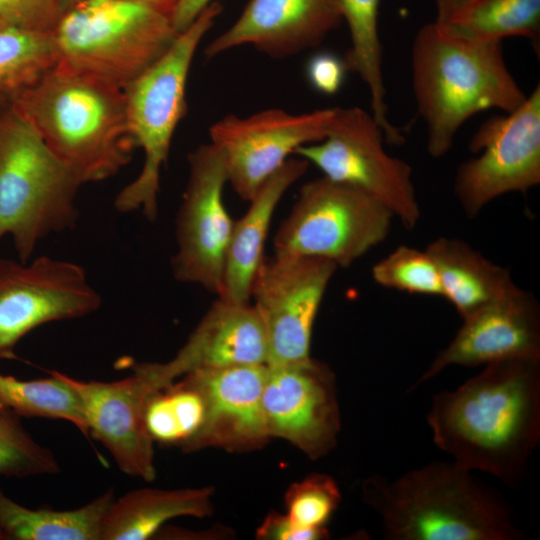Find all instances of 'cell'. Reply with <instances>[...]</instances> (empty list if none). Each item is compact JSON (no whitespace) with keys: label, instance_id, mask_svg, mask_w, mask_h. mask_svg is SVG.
<instances>
[{"label":"cell","instance_id":"obj_1","mask_svg":"<svg viewBox=\"0 0 540 540\" xmlns=\"http://www.w3.org/2000/svg\"><path fill=\"white\" fill-rule=\"evenodd\" d=\"M426 420L452 461L519 488L540 441V359L485 365L454 390L436 393Z\"/></svg>","mask_w":540,"mask_h":540},{"label":"cell","instance_id":"obj_2","mask_svg":"<svg viewBox=\"0 0 540 540\" xmlns=\"http://www.w3.org/2000/svg\"><path fill=\"white\" fill-rule=\"evenodd\" d=\"M10 102L83 185L116 175L136 148L124 89L59 61Z\"/></svg>","mask_w":540,"mask_h":540},{"label":"cell","instance_id":"obj_3","mask_svg":"<svg viewBox=\"0 0 540 540\" xmlns=\"http://www.w3.org/2000/svg\"><path fill=\"white\" fill-rule=\"evenodd\" d=\"M363 499L390 540H521L501 496L456 462L433 461L398 477L374 475Z\"/></svg>","mask_w":540,"mask_h":540},{"label":"cell","instance_id":"obj_4","mask_svg":"<svg viewBox=\"0 0 540 540\" xmlns=\"http://www.w3.org/2000/svg\"><path fill=\"white\" fill-rule=\"evenodd\" d=\"M412 85L427 128V151L441 158L475 114L519 107L527 95L508 70L501 42L456 37L437 22L419 29L412 45Z\"/></svg>","mask_w":540,"mask_h":540},{"label":"cell","instance_id":"obj_5","mask_svg":"<svg viewBox=\"0 0 540 540\" xmlns=\"http://www.w3.org/2000/svg\"><path fill=\"white\" fill-rule=\"evenodd\" d=\"M82 185L10 102L0 115V240L12 237L20 261L73 228Z\"/></svg>","mask_w":540,"mask_h":540},{"label":"cell","instance_id":"obj_6","mask_svg":"<svg viewBox=\"0 0 540 540\" xmlns=\"http://www.w3.org/2000/svg\"><path fill=\"white\" fill-rule=\"evenodd\" d=\"M178 34L171 10L137 0H78L52 31L59 62L123 89Z\"/></svg>","mask_w":540,"mask_h":540},{"label":"cell","instance_id":"obj_7","mask_svg":"<svg viewBox=\"0 0 540 540\" xmlns=\"http://www.w3.org/2000/svg\"><path fill=\"white\" fill-rule=\"evenodd\" d=\"M222 9L219 2L210 3L152 66L124 88L128 128L136 148L143 151L144 162L137 177L117 194L118 211H142L148 220L156 219L160 174L186 112L193 58Z\"/></svg>","mask_w":540,"mask_h":540},{"label":"cell","instance_id":"obj_8","mask_svg":"<svg viewBox=\"0 0 540 540\" xmlns=\"http://www.w3.org/2000/svg\"><path fill=\"white\" fill-rule=\"evenodd\" d=\"M392 212L368 194L324 176L305 183L274 236L275 254L348 267L389 235Z\"/></svg>","mask_w":540,"mask_h":540},{"label":"cell","instance_id":"obj_9","mask_svg":"<svg viewBox=\"0 0 540 540\" xmlns=\"http://www.w3.org/2000/svg\"><path fill=\"white\" fill-rule=\"evenodd\" d=\"M385 142L371 113L360 107H335L325 138L299 147L294 154L316 166L324 177L373 197L412 230L421 217L412 169L389 155Z\"/></svg>","mask_w":540,"mask_h":540},{"label":"cell","instance_id":"obj_10","mask_svg":"<svg viewBox=\"0 0 540 540\" xmlns=\"http://www.w3.org/2000/svg\"><path fill=\"white\" fill-rule=\"evenodd\" d=\"M478 156L456 171L454 193L468 218L494 199L540 183V86L515 110L486 120L469 143Z\"/></svg>","mask_w":540,"mask_h":540},{"label":"cell","instance_id":"obj_11","mask_svg":"<svg viewBox=\"0 0 540 540\" xmlns=\"http://www.w3.org/2000/svg\"><path fill=\"white\" fill-rule=\"evenodd\" d=\"M337 265L307 255L264 258L250 297L266 332L268 367L309 359L314 321Z\"/></svg>","mask_w":540,"mask_h":540},{"label":"cell","instance_id":"obj_12","mask_svg":"<svg viewBox=\"0 0 540 540\" xmlns=\"http://www.w3.org/2000/svg\"><path fill=\"white\" fill-rule=\"evenodd\" d=\"M101 305L99 293L77 263L40 256L0 259V362L17 359L15 347L33 329L85 317Z\"/></svg>","mask_w":540,"mask_h":540},{"label":"cell","instance_id":"obj_13","mask_svg":"<svg viewBox=\"0 0 540 540\" xmlns=\"http://www.w3.org/2000/svg\"><path fill=\"white\" fill-rule=\"evenodd\" d=\"M188 166L176 217L172 272L178 281L218 295L234 225L223 200L226 170L220 152L210 142L189 154Z\"/></svg>","mask_w":540,"mask_h":540},{"label":"cell","instance_id":"obj_14","mask_svg":"<svg viewBox=\"0 0 540 540\" xmlns=\"http://www.w3.org/2000/svg\"><path fill=\"white\" fill-rule=\"evenodd\" d=\"M335 107L294 114L274 108L247 117L226 115L209 130L229 182L249 201L260 186L301 146L325 138Z\"/></svg>","mask_w":540,"mask_h":540},{"label":"cell","instance_id":"obj_15","mask_svg":"<svg viewBox=\"0 0 540 540\" xmlns=\"http://www.w3.org/2000/svg\"><path fill=\"white\" fill-rule=\"evenodd\" d=\"M58 374L78 394L89 436L109 451L123 473L153 481L154 441L146 427L145 410L150 397L166 387L156 363L136 365L132 375L112 382Z\"/></svg>","mask_w":540,"mask_h":540},{"label":"cell","instance_id":"obj_16","mask_svg":"<svg viewBox=\"0 0 540 540\" xmlns=\"http://www.w3.org/2000/svg\"><path fill=\"white\" fill-rule=\"evenodd\" d=\"M262 403L270 438L286 440L312 459L336 446L340 413L335 375L321 361L310 357L268 367Z\"/></svg>","mask_w":540,"mask_h":540},{"label":"cell","instance_id":"obj_17","mask_svg":"<svg viewBox=\"0 0 540 540\" xmlns=\"http://www.w3.org/2000/svg\"><path fill=\"white\" fill-rule=\"evenodd\" d=\"M462 320L454 338L437 353L412 389L450 366L540 359V307L535 296L518 285Z\"/></svg>","mask_w":540,"mask_h":540},{"label":"cell","instance_id":"obj_18","mask_svg":"<svg viewBox=\"0 0 540 540\" xmlns=\"http://www.w3.org/2000/svg\"><path fill=\"white\" fill-rule=\"evenodd\" d=\"M267 369L265 364L243 365L183 375L201 393L205 416L198 433L182 449L246 450L270 439L262 403Z\"/></svg>","mask_w":540,"mask_h":540},{"label":"cell","instance_id":"obj_19","mask_svg":"<svg viewBox=\"0 0 540 540\" xmlns=\"http://www.w3.org/2000/svg\"><path fill=\"white\" fill-rule=\"evenodd\" d=\"M342 22L331 0H249L237 20L208 43L210 59L250 45L274 58L317 47Z\"/></svg>","mask_w":540,"mask_h":540},{"label":"cell","instance_id":"obj_20","mask_svg":"<svg viewBox=\"0 0 540 540\" xmlns=\"http://www.w3.org/2000/svg\"><path fill=\"white\" fill-rule=\"evenodd\" d=\"M267 357L264 324L253 304L218 297L182 348L161 367L173 383L196 370L266 365Z\"/></svg>","mask_w":540,"mask_h":540},{"label":"cell","instance_id":"obj_21","mask_svg":"<svg viewBox=\"0 0 540 540\" xmlns=\"http://www.w3.org/2000/svg\"><path fill=\"white\" fill-rule=\"evenodd\" d=\"M309 163L289 158L248 201L245 214L234 221L217 297L249 302L251 285L263 262L264 246L274 211L286 191L306 172Z\"/></svg>","mask_w":540,"mask_h":540},{"label":"cell","instance_id":"obj_22","mask_svg":"<svg viewBox=\"0 0 540 540\" xmlns=\"http://www.w3.org/2000/svg\"><path fill=\"white\" fill-rule=\"evenodd\" d=\"M425 251L436 266L442 297L454 306L462 319L517 286L507 268L489 260L461 239L440 236L430 242Z\"/></svg>","mask_w":540,"mask_h":540},{"label":"cell","instance_id":"obj_23","mask_svg":"<svg viewBox=\"0 0 540 540\" xmlns=\"http://www.w3.org/2000/svg\"><path fill=\"white\" fill-rule=\"evenodd\" d=\"M213 490L141 488L113 501L104 518L101 540H145L177 517L212 514Z\"/></svg>","mask_w":540,"mask_h":540},{"label":"cell","instance_id":"obj_24","mask_svg":"<svg viewBox=\"0 0 540 540\" xmlns=\"http://www.w3.org/2000/svg\"><path fill=\"white\" fill-rule=\"evenodd\" d=\"M331 1L349 30L351 44L344 60L347 69L358 74L366 85L370 95L371 114L381 127L385 141L400 145L404 137L388 119L378 26L381 0Z\"/></svg>","mask_w":540,"mask_h":540},{"label":"cell","instance_id":"obj_25","mask_svg":"<svg viewBox=\"0 0 540 540\" xmlns=\"http://www.w3.org/2000/svg\"><path fill=\"white\" fill-rule=\"evenodd\" d=\"M114 490L75 509L25 507L0 490V529L5 540H101L104 518Z\"/></svg>","mask_w":540,"mask_h":540},{"label":"cell","instance_id":"obj_26","mask_svg":"<svg viewBox=\"0 0 540 540\" xmlns=\"http://www.w3.org/2000/svg\"><path fill=\"white\" fill-rule=\"evenodd\" d=\"M437 23L450 34L472 42L524 37L538 51L540 0H464L445 21Z\"/></svg>","mask_w":540,"mask_h":540},{"label":"cell","instance_id":"obj_27","mask_svg":"<svg viewBox=\"0 0 540 540\" xmlns=\"http://www.w3.org/2000/svg\"><path fill=\"white\" fill-rule=\"evenodd\" d=\"M0 402L20 417L68 421L89 437L82 402L57 371L48 378L34 380H18L0 373Z\"/></svg>","mask_w":540,"mask_h":540},{"label":"cell","instance_id":"obj_28","mask_svg":"<svg viewBox=\"0 0 540 540\" xmlns=\"http://www.w3.org/2000/svg\"><path fill=\"white\" fill-rule=\"evenodd\" d=\"M204 416L201 393L182 377L150 397L145 423L153 441L183 448L200 430Z\"/></svg>","mask_w":540,"mask_h":540},{"label":"cell","instance_id":"obj_29","mask_svg":"<svg viewBox=\"0 0 540 540\" xmlns=\"http://www.w3.org/2000/svg\"><path fill=\"white\" fill-rule=\"evenodd\" d=\"M58 62L52 32L0 29V93L12 96Z\"/></svg>","mask_w":540,"mask_h":540},{"label":"cell","instance_id":"obj_30","mask_svg":"<svg viewBox=\"0 0 540 540\" xmlns=\"http://www.w3.org/2000/svg\"><path fill=\"white\" fill-rule=\"evenodd\" d=\"M59 470L53 451L37 442L20 416L0 402V475L27 478L53 475Z\"/></svg>","mask_w":540,"mask_h":540},{"label":"cell","instance_id":"obj_31","mask_svg":"<svg viewBox=\"0 0 540 540\" xmlns=\"http://www.w3.org/2000/svg\"><path fill=\"white\" fill-rule=\"evenodd\" d=\"M371 274L384 288L442 297L436 266L425 250L399 245L373 265Z\"/></svg>","mask_w":540,"mask_h":540},{"label":"cell","instance_id":"obj_32","mask_svg":"<svg viewBox=\"0 0 540 540\" xmlns=\"http://www.w3.org/2000/svg\"><path fill=\"white\" fill-rule=\"evenodd\" d=\"M340 502L341 493L336 481L328 475L315 473L288 489L285 514L301 527L324 528Z\"/></svg>","mask_w":540,"mask_h":540},{"label":"cell","instance_id":"obj_33","mask_svg":"<svg viewBox=\"0 0 540 540\" xmlns=\"http://www.w3.org/2000/svg\"><path fill=\"white\" fill-rule=\"evenodd\" d=\"M61 15L60 0H0V29L52 32Z\"/></svg>","mask_w":540,"mask_h":540},{"label":"cell","instance_id":"obj_34","mask_svg":"<svg viewBox=\"0 0 540 540\" xmlns=\"http://www.w3.org/2000/svg\"><path fill=\"white\" fill-rule=\"evenodd\" d=\"M347 66L344 60L329 52L314 55L307 64L310 84L323 94L332 95L341 88Z\"/></svg>","mask_w":540,"mask_h":540},{"label":"cell","instance_id":"obj_35","mask_svg":"<svg viewBox=\"0 0 540 540\" xmlns=\"http://www.w3.org/2000/svg\"><path fill=\"white\" fill-rule=\"evenodd\" d=\"M256 537L263 540H321L329 537L324 528H304L286 514L271 512L258 527Z\"/></svg>","mask_w":540,"mask_h":540},{"label":"cell","instance_id":"obj_36","mask_svg":"<svg viewBox=\"0 0 540 540\" xmlns=\"http://www.w3.org/2000/svg\"><path fill=\"white\" fill-rule=\"evenodd\" d=\"M213 1L215 0H181L173 14L176 31L180 33L186 29Z\"/></svg>","mask_w":540,"mask_h":540},{"label":"cell","instance_id":"obj_37","mask_svg":"<svg viewBox=\"0 0 540 540\" xmlns=\"http://www.w3.org/2000/svg\"><path fill=\"white\" fill-rule=\"evenodd\" d=\"M464 0H436L437 18L436 22L445 21Z\"/></svg>","mask_w":540,"mask_h":540},{"label":"cell","instance_id":"obj_38","mask_svg":"<svg viewBox=\"0 0 540 540\" xmlns=\"http://www.w3.org/2000/svg\"><path fill=\"white\" fill-rule=\"evenodd\" d=\"M137 1L147 2V3L164 7L168 10H171L174 14L176 7L181 0H137Z\"/></svg>","mask_w":540,"mask_h":540},{"label":"cell","instance_id":"obj_39","mask_svg":"<svg viewBox=\"0 0 540 540\" xmlns=\"http://www.w3.org/2000/svg\"><path fill=\"white\" fill-rule=\"evenodd\" d=\"M10 103V96L0 93V115Z\"/></svg>","mask_w":540,"mask_h":540},{"label":"cell","instance_id":"obj_40","mask_svg":"<svg viewBox=\"0 0 540 540\" xmlns=\"http://www.w3.org/2000/svg\"><path fill=\"white\" fill-rule=\"evenodd\" d=\"M77 1L78 0H60L62 13L66 11L69 7H71L74 3H76Z\"/></svg>","mask_w":540,"mask_h":540},{"label":"cell","instance_id":"obj_41","mask_svg":"<svg viewBox=\"0 0 540 540\" xmlns=\"http://www.w3.org/2000/svg\"><path fill=\"white\" fill-rule=\"evenodd\" d=\"M0 540H5V536L2 532V530L0 529Z\"/></svg>","mask_w":540,"mask_h":540}]
</instances>
